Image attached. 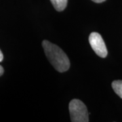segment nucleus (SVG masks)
Masks as SVG:
<instances>
[{
    "label": "nucleus",
    "instance_id": "6",
    "mask_svg": "<svg viewBox=\"0 0 122 122\" xmlns=\"http://www.w3.org/2000/svg\"><path fill=\"white\" fill-rule=\"evenodd\" d=\"M4 72V68H3L0 65V76H1V75H3Z\"/></svg>",
    "mask_w": 122,
    "mask_h": 122
},
{
    "label": "nucleus",
    "instance_id": "7",
    "mask_svg": "<svg viewBox=\"0 0 122 122\" xmlns=\"http://www.w3.org/2000/svg\"><path fill=\"white\" fill-rule=\"evenodd\" d=\"M92 1L95 2V3H102V2H104L106 0H92Z\"/></svg>",
    "mask_w": 122,
    "mask_h": 122
},
{
    "label": "nucleus",
    "instance_id": "1",
    "mask_svg": "<svg viewBox=\"0 0 122 122\" xmlns=\"http://www.w3.org/2000/svg\"><path fill=\"white\" fill-rule=\"evenodd\" d=\"M42 46L48 61L56 71L63 73L69 69V59L61 48L48 40L42 42Z\"/></svg>",
    "mask_w": 122,
    "mask_h": 122
},
{
    "label": "nucleus",
    "instance_id": "8",
    "mask_svg": "<svg viewBox=\"0 0 122 122\" xmlns=\"http://www.w3.org/2000/svg\"><path fill=\"white\" fill-rule=\"evenodd\" d=\"M3 59H4V55H3V53L1 52V51L0 50V62L3 61Z\"/></svg>",
    "mask_w": 122,
    "mask_h": 122
},
{
    "label": "nucleus",
    "instance_id": "4",
    "mask_svg": "<svg viewBox=\"0 0 122 122\" xmlns=\"http://www.w3.org/2000/svg\"><path fill=\"white\" fill-rule=\"evenodd\" d=\"M54 8L58 12L63 11L67 5L68 0H50Z\"/></svg>",
    "mask_w": 122,
    "mask_h": 122
},
{
    "label": "nucleus",
    "instance_id": "5",
    "mask_svg": "<svg viewBox=\"0 0 122 122\" xmlns=\"http://www.w3.org/2000/svg\"><path fill=\"white\" fill-rule=\"evenodd\" d=\"M112 87L115 92L122 98V80H115L113 81Z\"/></svg>",
    "mask_w": 122,
    "mask_h": 122
},
{
    "label": "nucleus",
    "instance_id": "3",
    "mask_svg": "<svg viewBox=\"0 0 122 122\" xmlns=\"http://www.w3.org/2000/svg\"><path fill=\"white\" fill-rule=\"evenodd\" d=\"M89 42L92 48L98 56L105 58L107 56V49L102 36L96 33L93 32L89 36Z\"/></svg>",
    "mask_w": 122,
    "mask_h": 122
},
{
    "label": "nucleus",
    "instance_id": "2",
    "mask_svg": "<svg viewBox=\"0 0 122 122\" xmlns=\"http://www.w3.org/2000/svg\"><path fill=\"white\" fill-rule=\"evenodd\" d=\"M70 116L73 122H88V112L86 105L82 101L78 99H73L69 106Z\"/></svg>",
    "mask_w": 122,
    "mask_h": 122
}]
</instances>
